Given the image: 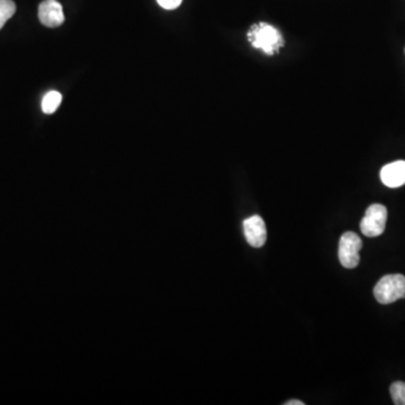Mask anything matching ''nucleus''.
Returning a JSON list of instances; mask_svg holds the SVG:
<instances>
[{"mask_svg":"<svg viewBox=\"0 0 405 405\" xmlns=\"http://www.w3.org/2000/svg\"><path fill=\"white\" fill-rule=\"evenodd\" d=\"M404 52H405V50H404Z\"/></svg>","mask_w":405,"mask_h":405,"instance_id":"obj_13","label":"nucleus"},{"mask_svg":"<svg viewBox=\"0 0 405 405\" xmlns=\"http://www.w3.org/2000/svg\"><path fill=\"white\" fill-rule=\"evenodd\" d=\"M285 405H304V402H301L299 400H292V401L285 403Z\"/></svg>","mask_w":405,"mask_h":405,"instance_id":"obj_12","label":"nucleus"},{"mask_svg":"<svg viewBox=\"0 0 405 405\" xmlns=\"http://www.w3.org/2000/svg\"><path fill=\"white\" fill-rule=\"evenodd\" d=\"M38 19L47 27H59L65 22L62 5L56 0H44L38 6Z\"/></svg>","mask_w":405,"mask_h":405,"instance_id":"obj_5","label":"nucleus"},{"mask_svg":"<svg viewBox=\"0 0 405 405\" xmlns=\"http://www.w3.org/2000/svg\"><path fill=\"white\" fill-rule=\"evenodd\" d=\"M15 12L16 5L13 0H0V30L8 19L13 17Z\"/></svg>","mask_w":405,"mask_h":405,"instance_id":"obj_9","label":"nucleus"},{"mask_svg":"<svg viewBox=\"0 0 405 405\" xmlns=\"http://www.w3.org/2000/svg\"><path fill=\"white\" fill-rule=\"evenodd\" d=\"M380 179L387 187L397 188L405 184V161H395L384 165Z\"/></svg>","mask_w":405,"mask_h":405,"instance_id":"obj_7","label":"nucleus"},{"mask_svg":"<svg viewBox=\"0 0 405 405\" xmlns=\"http://www.w3.org/2000/svg\"><path fill=\"white\" fill-rule=\"evenodd\" d=\"M375 299L380 304H391L405 297V276L401 274L386 275L376 284Z\"/></svg>","mask_w":405,"mask_h":405,"instance_id":"obj_2","label":"nucleus"},{"mask_svg":"<svg viewBox=\"0 0 405 405\" xmlns=\"http://www.w3.org/2000/svg\"><path fill=\"white\" fill-rule=\"evenodd\" d=\"M243 230L246 241L253 248H262L267 240L265 221L259 216H253L243 221Z\"/></svg>","mask_w":405,"mask_h":405,"instance_id":"obj_6","label":"nucleus"},{"mask_svg":"<svg viewBox=\"0 0 405 405\" xmlns=\"http://www.w3.org/2000/svg\"><path fill=\"white\" fill-rule=\"evenodd\" d=\"M162 8L167 10H176L181 6L183 0H157Z\"/></svg>","mask_w":405,"mask_h":405,"instance_id":"obj_11","label":"nucleus"},{"mask_svg":"<svg viewBox=\"0 0 405 405\" xmlns=\"http://www.w3.org/2000/svg\"><path fill=\"white\" fill-rule=\"evenodd\" d=\"M362 241L355 232H346L340 238L339 260L345 268H356L360 262L359 251L362 250Z\"/></svg>","mask_w":405,"mask_h":405,"instance_id":"obj_4","label":"nucleus"},{"mask_svg":"<svg viewBox=\"0 0 405 405\" xmlns=\"http://www.w3.org/2000/svg\"><path fill=\"white\" fill-rule=\"evenodd\" d=\"M248 38L253 47L260 49L269 56L274 54L284 44L281 32L267 23H259L250 28Z\"/></svg>","mask_w":405,"mask_h":405,"instance_id":"obj_1","label":"nucleus"},{"mask_svg":"<svg viewBox=\"0 0 405 405\" xmlns=\"http://www.w3.org/2000/svg\"><path fill=\"white\" fill-rule=\"evenodd\" d=\"M391 395L393 402L396 405H405V383L395 382L391 386Z\"/></svg>","mask_w":405,"mask_h":405,"instance_id":"obj_10","label":"nucleus"},{"mask_svg":"<svg viewBox=\"0 0 405 405\" xmlns=\"http://www.w3.org/2000/svg\"><path fill=\"white\" fill-rule=\"evenodd\" d=\"M387 221V209L382 204H373L368 207L360 222V230L368 238L380 237L384 233Z\"/></svg>","mask_w":405,"mask_h":405,"instance_id":"obj_3","label":"nucleus"},{"mask_svg":"<svg viewBox=\"0 0 405 405\" xmlns=\"http://www.w3.org/2000/svg\"><path fill=\"white\" fill-rule=\"evenodd\" d=\"M62 102V95L59 91H49L42 100V111L45 114H54Z\"/></svg>","mask_w":405,"mask_h":405,"instance_id":"obj_8","label":"nucleus"}]
</instances>
